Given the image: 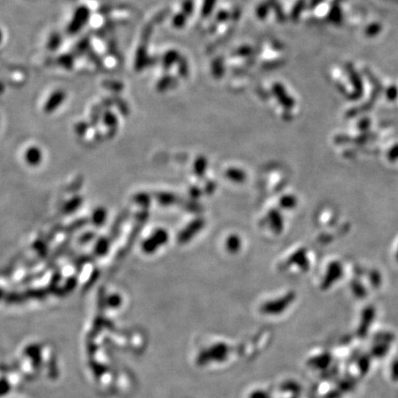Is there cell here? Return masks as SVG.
<instances>
[{"instance_id": "obj_1", "label": "cell", "mask_w": 398, "mask_h": 398, "mask_svg": "<svg viewBox=\"0 0 398 398\" xmlns=\"http://www.w3.org/2000/svg\"><path fill=\"white\" fill-rule=\"evenodd\" d=\"M381 30H382V25L380 23H374L369 25L365 30V32H366L367 36L371 37V36H375L377 34H379L381 32Z\"/></svg>"}]
</instances>
